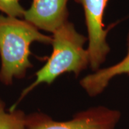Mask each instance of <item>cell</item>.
I'll return each mask as SVG.
<instances>
[{"instance_id":"3","label":"cell","mask_w":129,"mask_h":129,"mask_svg":"<svg viewBox=\"0 0 129 129\" xmlns=\"http://www.w3.org/2000/svg\"><path fill=\"white\" fill-rule=\"evenodd\" d=\"M120 117V111L102 106L80 111L62 121L36 112L26 115L25 129H115Z\"/></svg>"},{"instance_id":"6","label":"cell","mask_w":129,"mask_h":129,"mask_svg":"<svg viewBox=\"0 0 129 129\" xmlns=\"http://www.w3.org/2000/svg\"><path fill=\"white\" fill-rule=\"evenodd\" d=\"M128 52L123 60L111 67L98 69L80 80V85L89 96L95 97L108 86L113 78L123 74L129 75V33L127 37Z\"/></svg>"},{"instance_id":"1","label":"cell","mask_w":129,"mask_h":129,"mask_svg":"<svg viewBox=\"0 0 129 129\" xmlns=\"http://www.w3.org/2000/svg\"><path fill=\"white\" fill-rule=\"evenodd\" d=\"M52 37L44 35L32 24L17 17L0 15V81L12 85L23 78L32 64L30 45L38 42L51 45Z\"/></svg>"},{"instance_id":"8","label":"cell","mask_w":129,"mask_h":129,"mask_svg":"<svg viewBox=\"0 0 129 129\" xmlns=\"http://www.w3.org/2000/svg\"><path fill=\"white\" fill-rule=\"evenodd\" d=\"M0 11L6 16L20 18L24 17L25 9L21 6L19 0H0Z\"/></svg>"},{"instance_id":"4","label":"cell","mask_w":129,"mask_h":129,"mask_svg":"<svg viewBox=\"0 0 129 129\" xmlns=\"http://www.w3.org/2000/svg\"><path fill=\"white\" fill-rule=\"evenodd\" d=\"M83 6L88 29V51L90 67L93 72L100 69L110 52L106 37L109 29H105L104 12L109 0H75Z\"/></svg>"},{"instance_id":"2","label":"cell","mask_w":129,"mask_h":129,"mask_svg":"<svg viewBox=\"0 0 129 129\" xmlns=\"http://www.w3.org/2000/svg\"><path fill=\"white\" fill-rule=\"evenodd\" d=\"M88 37L79 33L73 24L67 22L52 33V52L45 65L35 73L36 79L24 90L11 110L16 109L19 102L42 83L50 85L64 73L78 76L90 66V56L84 45Z\"/></svg>"},{"instance_id":"5","label":"cell","mask_w":129,"mask_h":129,"mask_svg":"<svg viewBox=\"0 0 129 129\" xmlns=\"http://www.w3.org/2000/svg\"><path fill=\"white\" fill-rule=\"evenodd\" d=\"M68 0H32V5L25 9L24 20L38 29L54 33L67 22Z\"/></svg>"},{"instance_id":"7","label":"cell","mask_w":129,"mask_h":129,"mask_svg":"<svg viewBox=\"0 0 129 129\" xmlns=\"http://www.w3.org/2000/svg\"><path fill=\"white\" fill-rule=\"evenodd\" d=\"M26 115L21 110H7L0 98V129H25Z\"/></svg>"}]
</instances>
